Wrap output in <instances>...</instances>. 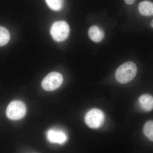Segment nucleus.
<instances>
[{"mask_svg": "<svg viewBox=\"0 0 153 153\" xmlns=\"http://www.w3.org/2000/svg\"><path fill=\"white\" fill-rule=\"evenodd\" d=\"M135 0H125V1L128 4H132L135 2Z\"/></svg>", "mask_w": 153, "mask_h": 153, "instance_id": "nucleus-13", "label": "nucleus"}, {"mask_svg": "<svg viewBox=\"0 0 153 153\" xmlns=\"http://www.w3.org/2000/svg\"><path fill=\"white\" fill-rule=\"evenodd\" d=\"M69 26L64 21L55 22L50 29V33L52 38L57 42L65 41L69 35Z\"/></svg>", "mask_w": 153, "mask_h": 153, "instance_id": "nucleus-2", "label": "nucleus"}, {"mask_svg": "<svg viewBox=\"0 0 153 153\" xmlns=\"http://www.w3.org/2000/svg\"><path fill=\"white\" fill-rule=\"evenodd\" d=\"M63 81V76L61 74L57 72H52L45 76L41 85L45 90L51 91L60 87Z\"/></svg>", "mask_w": 153, "mask_h": 153, "instance_id": "nucleus-5", "label": "nucleus"}, {"mask_svg": "<svg viewBox=\"0 0 153 153\" xmlns=\"http://www.w3.org/2000/svg\"><path fill=\"white\" fill-rule=\"evenodd\" d=\"M143 131L147 137L153 141V121H148L145 124Z\"/></svg>", "mask_w": 153, "mask_h": 153, "instance_id": "nucleus-11", "label": "nucleus"}, {"mask_svg": "<svg viewBox=\"0 0 153 153\" xmlns=\"http://www.w3.org/2000/svg\"><path fill=\"white\" fill-rule=\"evenodd\" d=\"M47 139L50 143L63 144L67 140L65 132L60 130L51 129L47 131Z\"/></svg>", "mask_w": 153, "mask_h": 153, "instance_id": "nucleus-6", "label": "nucleus"}, {"mask_svg": "<svg viewBox=\"0 0 153 153\" xmlns=\"http://www.w3.org/2000/svg\"><path fill=\"white\" fill-rule=\"evenodd\" d=\"M88 35L91 40L99 42L103 39L105 36L104 31L97 26L91 27L88 30Z\"/></svg>", "mask_w": 153, "mask_h": 153, "instance_id": "nucleus-7", "label": "nucleus"}, {"mask_svg": "<svg viewBox=\"0 0 153 153\" xmlns=\"http://www.w3.org/2000/svg\"><path fill=\"white\" fill-rule=\"evenodd\" d=\"M137 73V67L134 63L132 62H126L117 69L116 79L120 83H128L134 78Z\"/></svg>", "mask_w": 153, "mask_h": 153, "instance_id": "nucleus-1", "label": "nucleus"}, {"mask_svg": "<svg viewBox=\"0 0 153 153\" xmlns=\"http://www.w3.org/2000/svg\"><path fill=\"white\" fill-rule=\"evenodd\" d=\"M50 9L54 11H59L63 8L64 0H45Z\"/></svg>", "mask_w": 153, "mask_h": 153, "instance_id": "nucleus-12", "label": "nucleus"}, {"mask_svg": "<svg viewBox=\"0 0 153 153\" xmlns=\"http://www.w3.org/2000/svg\"><path fill=\"white\" fill-rule=\"evenodd\" d=\"M139 101L140 106L145 111H150L153 109V97L149 94L141 96Z\"/></svg>", "mask_w": 153, "mask_h": 153, "instance_id": "nucleus-8", "label": "nucleus"}, {"mask_svg": "<svg viewBox=\"0 0 153 153\" xmlns=\"http://www.w3.org/2000/svg\"><path fill=\"white\" fill-rule=\"evenodd\" d=\"M85 120L86 125L91 128H99L104 123V114L97 108L91 110L85 115Z\"/></svg>", "mask_w": 153, "mask_h": 153, "instance_id": "nucleus-4", "label": "nucleus"}, {"mask_svg": "<svg viewBox=\"0 0 153 153\" xmlns=\"http://www.w3.org/2000/svg\"><path fill=\"white\" fill-rule=\"evenodd\" d=\"M140 13L144 16H153V3L149 1H144L140 3L138 6Z\"/></svg>", "mask_w": 153, "mask_h": 153, "instance_id": "nucleus-9", "label": "nucleus"}, {"mask_svg": "<svg viewBox=\"0 0 153 153\" xmlns=\"http://www.w3.org/2000/svg\"><path fill=\"white\" fill-rule=\"evenodd\" d=\"M10 40V34L6 28L0 26V47L5 46Z\"/></svg>", "mask_w": 153, "mask_h": 153, "instance_id": "nucleus-10", "label": "nucleus"}, {"mask_svg": "<svg viewBox=\"0 0 153 153\" xmlns=\"http://www.w3.org/2000/svg\"><path fill=\"white\" fill-rule=\"evenodd\" d=\"M27 112V108L24 102L19 100L11 102L6 110L7 117L11 120H19L24 117Z\"/></svg>", "mask_w": 153, "mask_h": 153, "instance_id": "nucleus-3", "label": "nucleus"}, {"mask_svg": "<svg viewBox=\"0 0 153 153\" xmlns=\"http://www.w3.org/2000/svg\"><path fill=\"white\" fill-rule=\"evenodd\" d=\"M151 26L153 28V20L152 21L151 23Z\"/></svg>", "mask_w": 153, "mask_h": 153, "instance_id": "nucleus-14", "label": "nucleus"}]
</instances>
